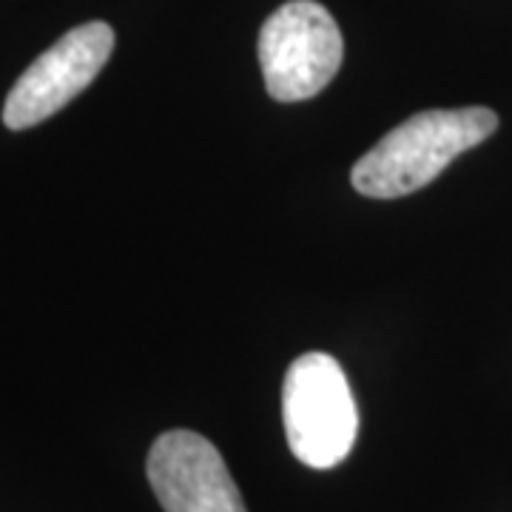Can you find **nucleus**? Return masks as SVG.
Segmentation results:
<instances>
[{
    "label": "nucleus",
    "mask_w": 512,
    "mask_h": 512,
    "mask_svg": "<svg viewBox=\"0 0 512 512\" xmlns=\"http://www.w3.org/2000/svg\"><path fill=\"white\" fill-rule=\"evenodd\" d=\"M498 128V114L484 106L433 109L413 114L387 131L350 171V183L373 200H396L430 185L464 151Z\"/></svg>",
    "instance_id": "obj_1"
},
{
    "label": "nucleus",
    "mask_w": 512,
    "mask_h": 512,
    "mask_svg": "<svg viewBox=\"0 0 512 512\" xmlns=\"http://www.w3.org/2000/svg\"><path fill=\"white\" fill-rule=\"evenodd\" d=\"M282 421L291 453L311 470H333L350 456L359 410L348 376L330 353H302L285 373Z\"/></svg>",
    "instance_id": "obj_2"
},
{
    "label": "nucleus",
    "mask_w": 512,
    "mask_h": 512,
    "mask_svg": "<svg viewBox=\"0 0 512 512\" xmlns=\"http://www.w3.org/2000/svg\"><path fill=\"white\" fill-rule=\"evenodd\" d=\"M345 57L339 23L322 3L291 0L259 32L265 89L279 103L311 100L336 77Z\"/></svg>",
    "instance_id": "obj_3"
},
{
    "label": "nucleus",
    "mask_w": 512,
    "mask_h": 512,
    "mask_svg": "<svg viewBox=\"0 0 512 512\" xmlns=\"http://www.w3.org/2000/svg\"><path fill=\"white\" fill-rule=\"evenodd\" d=\"M114 52V29L103 20L83 23L46 49L20 74L6 94L3 123L12 131L32 128L72 103L77 94L92 86L100 69Z\"/></svg>",
    "instance_id": "obj_4"
},
{
    "label": "nucleus",
    "mask_w": 512,
    "mask_h": 512,
    "mask_svg": "<svg viewBox=\"0 0 512 512\" xmlns=\"http://www.w3.org/2000/svg\"><path fill=\"white\" fill-rule=\"evenodd\" d=\"M146 476L165 512H248L225 458L200 433H163L148 450Z\"/></svg>",
    "instance_id": "obj_5"
}]
</instances>
